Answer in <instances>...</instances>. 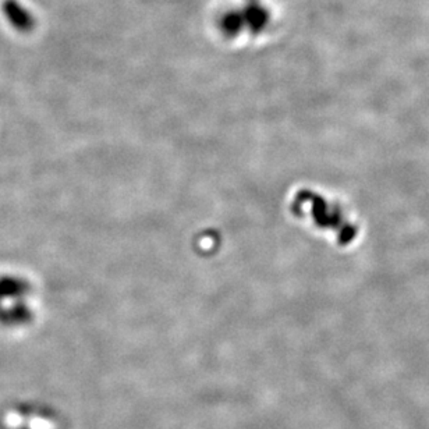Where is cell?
Here are the masks:
<instances>
[{"instance_id":"obj_1","label":"cell","mask_w":429,"mask_h":429,"mask_svg":"<svg viewBox=\"0 0 429 429\" xmlns=\"http://www.w3.org/2000/svg\"><path fill=\"white\" fill-rule=\"evenodd\" d=\"M245 15H244V21L248 23L250 28L252 30V32H260L264 30V27L267 25L268 20H269V15H268V11L264 10L262 7L257 6V4H252L250 7H247V10L244 11Z\"/></svg>"},{"instance_id":"obj_2","label":"cell","mask_w":429,"mask_h":429,"mask_svg":"<svg viewBox=\"0 0 429 429\" xmlns=\"http://www.w3.org/2000/svg\"><path fill=\"white\" fill-rule=\"evenodd\" d=\"M244 23V15L241 13H230L224 15L222 21V27L227 35H236Z\"/></svg>"},{"instance_id":"obj_3","label":"cell","mask_w":429,"mask_h":429,"mask_svg":"<svg viewBox=\"0 0 429 429\" xmlns=\"http://www.w3.org/2000/svg\"><path fill=\"white\" fill-rule=\"evenodd\" d=\"M24 421L25 420L18 413H13V411L7 413V416L4 418V423L8 428H20L24 424Z\"/></svg>"},{"instance_id":"obj_4","label":"cell","mask_w":429,"mask_h":429,"mask_svg":"<svg viewBox=\"0 0 429 429\" xmlns=\"http://www.w3.org/2000/svg\"><path fill=\"white\" fill-rule=\"evenodd\" d=\"M28 427L30 429H53V424L48 420H44L39 417H32L28 420Z\"/></svg>"},{"instance_id":"obj_5","label":"cell","mask_w":429,"mask_h":429,"mask_svg":"<svg viewBox=\"0 0 429 429\" xmlns=\"http://www.w3.org/2000/svg\"><path fill=\"white\" fill-rule=\"evenodd\" d=\"M251 1H252V3H254V0H251Z\"/></svg>"}]
</instances>
